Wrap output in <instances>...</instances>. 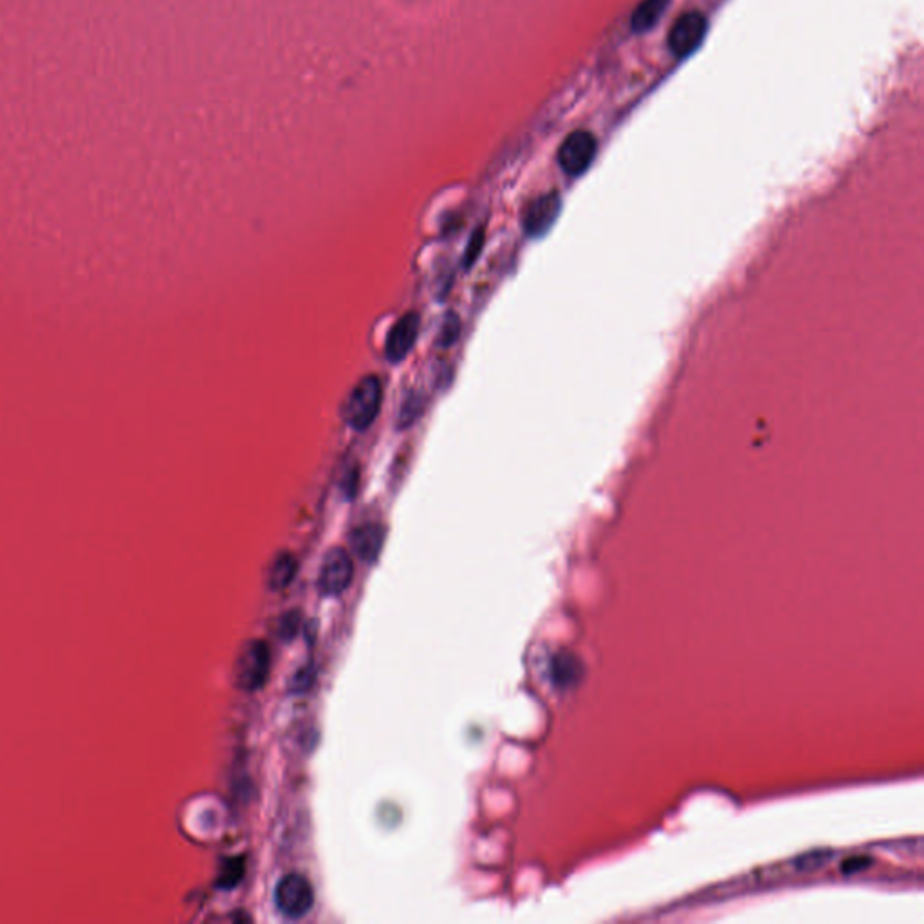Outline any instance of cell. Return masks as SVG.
Here are the masks:
<instances>
[{
	"label": "cell",
	"instance_id": "2e32d148",
	"mask_svg": "<svg viewBox=\"0 0 924 924\" xmlns=\"http://www.w3.org/2000/svg\"><path fill=\"white\" fill-rule=\"evenodd\" d=\"M242 870H244V867H242V861L239 860H235L231 867H226L228 874H224L221 878L222 887H235L237 883H241Z\"/></svg>",
	"mask_w": 924,
	"mask_h": 924
},
{
	"label": "cell",
	"instance_id": "9a60e30c",
	"mask_svg": "<svg viewBox=\"0 0 924 924\" xmlns=\"http://www.w3.org/2000/svg\"><path fill=\"white\" fill-rule=\"evenodd\" d=\"M457 336H459V320L455 316L450 315L446 320H444L443 333L439 336V343L443 347H448L452 345L453 342H457Z\"/></svg>",
	"mask_w": 924,
	"mask_h": 924
},
{
	"label": "cell",
	"instance_id": "5b68a950",
	"mask_svg": "<svg viewBox=\"0 0 924 924\" xmlns=\"http://www.w3.org/2000/svg\"><path fill=\"white\" fill-rule=\"evenodd\" d=\"M596 156V138L587 130H576L558 150V163L569 176H582Z\"/></svg>",
	"mask_w": 924,
	"mask_h": 924
},
{
	"label": "cell",
	"instance_id": "7a4b0ae2",
	"mask_svg": "<svg viewBox=\"0 0 924 924\" xmlns=\"http://www.w3.org/2000/svg\"><path fill=\"white\" fill-rule=\"evenodd\" d=\"M269 670L271 654L268 645L262 639L248 641L241 648L235 665L237 686L244 692H259L260 688L268 683Z\"/></svg>",
	"mask_w": 924,
	"mask_h": 924
},
{
	"label": "cell",
	"instance_id": "7c38bea8",
	"mask_svg": "<svg viewBox=\"0 0 924 924\" xmlns=\"http://www.w3.org/2000/svg\"><path fill=\"white\" fill-rule=\"evenodd\" d=\"M298 564L296 558L289 553L278 555L277 560L269 569L268 585L271 591H284L295 580Z\"/></svg>",
	"mask_w": 924,
	"mask_h": 924
},
{
	"label": "cell",
	"instance_id": "ba28073f",
	"mask_svg": "<svg viewBox=\"0 0 924 924\" xmlns=\"http://www.w3.org/2000/svg\"><path fill=\"white\" fill-rule=\"evenodd\" d=\"M560 197L558 194H546L535 199L524 212V228L531 237H540L549 231L560 213Z\"/></svg>",
	"mask_w": 924,
	"mask_h": 924
},
{
	"label": "cell",
	"instance_id": "e0dca14e",
	"mask_svg": "<svg viewBox=\"0 0 924 924\" xmlns=\"http://www.w3.org/2000/svg\"><path fill=\"white\" fill-rule=\"evenodd\" d=\"M870 863H872V860L867 858V856H854V858H849V860H845L841 863V870H843L845 874H856V872H860V870L869 869Z\"/></svg>",
	"mask_w": 924,
	"mask_h": 924
},
{
	"label": "cell",
	"instance_id": "4fadbf2b",
	"mask_svg": "<svg viewBox=\"0 0 924 924\" xmlns=\"http://www.w3.org/2000/svg\"><path fill=\"white\" fill-rule=\"evenodd\" d=\"M832 854L829 851H814L809 852V854H804L800 858L795 860V869L802 870V872H809V870L822 869L825 863H829L831 860Z\"/></svg>",
	"mask_w": 924,
	"mask_h": 924
},
{
	"label": "cell",
	"instance_id": "6da1fadb",
	"mask_svg": "<svg viewBox=\"0 0 924 924\" xmlns=\"http://www.w3.org/2000/svg\"><path fill=\"white\" fill-rule=\"evenodd\" d=\"M383 390L376 376H367L352 389L343 405V419L354 430H367L379 414Z\"/></svg>",
	"mask_w": 924,
	"mask_h": 924
},
{
	"label": "cell",
	"instance_id": "5bb4252c",
	"mask_svg": "<svg viewBox=\"0 0 924 924\" xmlns=\"http://www.w3.org/2000/svg\"><path fill=\"white\" fill-rule=\"evenodd\" d=\"M313 681H315V674H313V668L307 666V668H302L298 670L293 679H291V690L296 693L307 692L311 686H313Z\"/></svg>",
	"mask_w": 924,
	"mask_h": 924
},
{
	"label": "cell",
	"instance_id": "d6986e66",
	"mask_svg": "<svg viewBox=\"0 0 924 924\" xmlns=\"http://www.w3.org/2000/svg\"><path fill=\"white\" fill-rule=\"evenodd\" d=\"M282 627H284V629L280 630V638H293L296 634V629H298V618H296V614H289L287 618H284Z\"/></svg>",
	"mask_w": 924,
	"mask_h": 924
},
{
	"label": "cell",
	"instance_id": "30bf717a",
	"mask_svg": "<svg viewBox=\"0 0 924 924\" xmlns=\"http://www.w3.org/2000/svg\"><path fill=\"white\" fill-rule=\"evenodd\" d=\"M580 674H582V665H580V661H578L573 654H569V652H560V654H556V656L553 657V663H551V677H553L556 686H560V688L574 686V684L578 683Z\"/></svg>",
	"mask_w": 924,
	"mask_h": 924
},
{
	"label": "cell",
	"instance_id": "3957f363",
	"mask_svg": "<svg viewBox=\"0 0 924 924\" xmlns=\"http://www.w3.org/2000/svg\"><path fill=\"white\" fill-rule=\"evenodd\" d=\"M275 905L278 912L289 919H300L315 905V890L307 878L300 874H286L275 887Z\"/></svg>",
	"mask_w": 924,
	"mask_h": 924
},
{
	"label": "cell",
	"instance_id": "9c48e42d",
	"mask_svg": "<svg viewBox=\"0 0 924 924\" xmlns=\"http://www.w3.org/2000/svg\"><path fill=\"white\" fill-rule=\"evenodd\" d=\"M385 544V529L378 524H365L352 531L351 546L354 555L363 562H376Z\"/></svg>",
	"mask_w": 924,
	"mask_h": 924
},
{
	"label": "cell",
	"instance_id": "52a82bcc",
	"mask_svg": "<svg viewBox=\"0 0 924 924\" xmlns=\"http://www.w3.org/2000/svg\"><path fill=\"white\" fill-rule=\"evenodd\" d=\"M417 334H419V315L407 313L401 316L387 336V343H385L387 358L390 361L405 360L408 352L412 351V347L416 345Z\"/></svg>",
	"mask_w": 924,
	"mask_h": 924
},
{
	"label": "cell",
	"instance_id": "ac0fdd59",
	"mask_svg": "<svg viewBox=\"0 0 924 924\" xmlns=\"http://www.w3.org/2000/svg\"><path fill=\"white\" fill-rule=\"evenodd\" d=\"M482 239H484V237H482V231H475L472 242H470V248H468V253H466V266H472L473 260L479 257V253H481L482 250V244H484Z\"/></svg>",
	"mask_w": 924,
	"mask_h": 924
},
{
	"label": "cell",
	"instance_id": "277c9868",
	"mask_svg": "<svg viewBox=\"0 0 924 924\" xmlns=\"http://www.w3.org/2000/svg\"><path fill=\"white\" fill-rule=\"evenodd\" d=\"M354 578L352 558L342 547H334L325 555L318 573V591L327 598H336L349 589Z\"/></svg>",
	"mask_w": 924,
	"mask_h": 924
},
{
	"label": "cell",
	"instance_id": "8fae6325",
	"mask_svg": "<svg viewBox=\"0 0 924 924\" xmlns=\"http://www.w3.org/2000/svg\"><path fill=\"white\" fill-rule=\"evenodd\" d=\"M668 4L670 0H643L632 13V29L638 33H645L648 29L654 28L663 17V13L668 10Z\"/></svg>",
	"mask_w": 924,
	"mask_h": 924
},
{
	"label": "cell",
	"instance_id": "8992f818",
	"mask_svg": "<svg viewBox=\"0 0 924 924\" xmlns=\"http://www.w3.org/2000/svg\"><path fill=\"white\" fill-rule=\"evenodd\" d=\"M706 31L708 20L703 13H684L683 17L675 20L674 26L670 29L668 46L679 58L692 55L693 51L703 44Z\"/></svg>",
	"mask_w": 924,
	"mask_h": 924
}]
</instances>
